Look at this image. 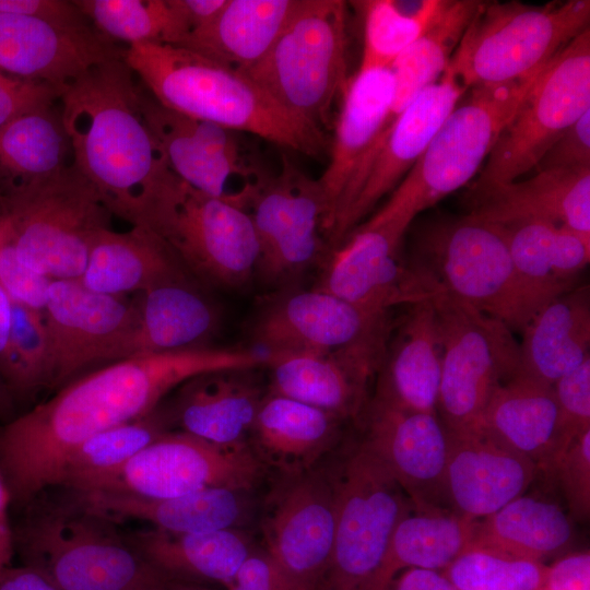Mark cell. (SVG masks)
I'll list each match as a JSON object with an SVG mask.
<instances>
[{
	"instance_id": "26",
	"label": "cell",
	"mask_w": 590,
	"mask_h": 590,
	"mask_svg": "<svg viewBox=\"0 0 590 590\" xmlns=\"http://www.w3.org/2000/svg\"><path fill=\"white\" fill-rule=\"evenodd\" d=\"M465 202L467 215L487 223L542 220L590 239V168L543 169L526 180L470 188Z\"/></svg>"
},
{
	"instance_id": "40",
	"label": "cell",
	"mask_w": 590,
	"mask_h": 590,
	"mask_svg": "<svg viewBox=\"0 0 590 590\" xmlns=\"http://www.w3.org/2000/svg\"><path fill=\"white\" fill-rule=\"evenodd\" d=\"M569 517L555 503L521 495L479 520L472 545L542 562L568 546Z\"/></svg>"
},
{
	"instance_id": "21",
	"label": "cell",
	"mask_w": 590,
	"mask_h": 590,
	"mask_svg": "<svg viewBox=\"0 0 590 590\" xmlns=\"http://www.w3.org/2000/svg\"><path fill=\"white\" fill-rule=\"evenodd\" d=\"M390 334L331 352L266 354L269 393L283 396L357 421L382 363Z\"/></svg>"
},
{
	"instance_id": "11",
	"label": "cell",
	"mask_w": 590,
	"mask_h": 590,
	"mask_svg": "<svg viewBox=\"0 0 590 590\" xmlns=\"http://www.w3.org/2000/svg\"><path fill=\"white\" fill-rule=\"evenodd\" d=\"M335 497L330 590H365L391 535L414 505L380 458L359 439L328 467Z\"/></svg>"
},
{
	"instance_id": "33",
	"label": "cell",
	"mask_w": 590,
	"mask_h": 590,
	"mask_svg": "<svg viewBox=\"0 0 590 590\" xmlns=\"http://www.w3.org/2000/svg\"><path fill=\"white\" fill-rule=\"evenodd\" d=\"M342 422L328 411L268 392L248 444L264 467H273L280 474H295L316 467L335 448Z\"/></svg>"
},
{
	"instance_id": "9",
	"label": "cell",
	"mask_w": 590,
	"mask_h": 590,
	"mask_svg": "<svg viewBox=\"0 0 590 590\" xmlns=\"http://www.w3.org/2000/svg\"><path fill=\"white\" fill-rule=\"evenodd\" d=\"M346 9L342 0H299L269 51L243 73L285 111L319 129L349 81Z\"/></svg>"
},
{
	"instance_id": "13",
	"label": "cell",
	"mask_w": 590,
	"mask_h": 590,
	"mask_svg": "<svg viewBox=\"0 0 590 590\" xmlns=\"http://www.w3.org/2000/svg\"><path fill=\"white\" fill-rule=\"evenodd\" d=\"M590 110V27L543 68L497 138L471 188L517 180Z\"/></svg>"
},
{
	"instance_id": "53",
	"label": "cell",
	"mask_w": 590,
	"mask_h": 590,
	"mask_svg": "<svg viewBox=\"0 0 590 590\" xmlns=\"http://www.w3.org/2000/svg\"><path fill=\"white\" fill-rule=\"evenodd\" d=\"M228 590H305L267 553H251Z\"/></svg>"
},
{
	"instance_id": "10",
	"label": "cell",
	"mask_w": 590,
	"mask_h": 590,
	"mask_svg": "<svg viewBox=\"0 0 590 590\" xmlns=\"http://www.w3.org/2000/svg\"><path fill=\"white\" fill-rule=\"evenodd\" d=\"M138 226L153 231L186 271L206 282L235 287L256 272L259 244L249 212L232 198L191 187L172 170Z\"/></svg>"
},
{
	"instance_id": "27",
	"label": "cell",
	"mask_w": 590,
	"mask_h": 590,
	"mask_svg": "<svg viewBox=\"0 0 590 590\" xmlns=\"http://www.w3.org/2000/svg\"><path fill=\"white\" fill-rule=\"evenodd\" d=\"M252 370L205 373L178 386L161 402L170 429L220 446L248 444L264 397Z\"/></svg>"
},
{
	"instance_id": "59",
	"label": "cell",
	"mask_w": 590,
	"mask_h": 590,
	"mask_svg": "<svg viewBox=\"0 0 590 590\" xmlns=\"http://www.w3.org/2000/svg\"><path fill=\"white\" fill-rule=\"evenodd\" d=\"M12 331V300L0 285V377H2L9 358Z\"/></svg>"
},
{
	"instance_id": "14",
	"label": "cell",
	"mask_w": 590,
	"mask_h": 590,
	"mask_svg": "<svg viewBox=\"0 0 590 590\" xmlns=\"http://www.w3.org/2000/svg\"><path fill=\"white\" fill-rule=\"evenodd\" d=\"M264 464L249 444L220 446L172 430L121 467L74 491H102L143 498H168L210 487L252 491Z\"/></svg>"
},
{
	"instance_id": "2",
	"label": "cell",
	"mask_w": 590,
	"mask_h": 590,
	"mask_svg": "<svg viewBox=\"0 0 590 590\" xmlns=\"http://www.w3.org/2000/svg\"><path fill=\"white\" fill-rule=\"evenodd\" d=\"M122 58L98 63L59 98L72 164L113 215L132 226L170 172L142 115L141 86Z\"/></svg>"
},
{
	"instance_id": "36",
	"label": "cell",
	"mask_w": 590,
	"mask_h": 590,
	"mask_svg": "<svg viewBox=\"0 0 590 590\" xmlns=\"http://www.w3.org/2000/svg\"><path fill=\"white\" fill-rule=\"evenodd\" d=\"M498 226L516 271L538 310L575 287L577 276L590 261V239L566 226L542 220Z\"/></svg>"
},
{
	"instance_id": "44",
	"label": "cell",
	"mask_w": 590,
	"mask_h": 590,
	"mask_svg": "<svg viewBox=\"0 0 590 590\" xmlns=\"http://www.w3.org/2000/svg\"><path fill=\"white\" fill-rule=\"evenodd\" d=\"M364 16L359 69L389 68L444 12L449 0H365L354 2Z\"/></svg>"
},
{
	"instance_id": "43",
	"label": "cell",
	"mask_w": 590,
	"mask_h": 590,
	"mask_svg": "<svg viewBox=\"0 0 590 590\" xmlns=\"http://www.w3.org/2000/svg\"><path fill=\"white\" fill-rule=\"evenodd\" d=\"M168 432L172 429L160 403L148 415L105 429L80 444L62 461L52 486L78 489L92 479L121 467Z\"/></svg>"
},
{
	"instance_id": "37",
	"label": "cell",
	"mask_w": 590,
	"mask_h": 590,
	"mask_svg": "<svg viewBox=\"0 0 590 590\" xmlns=\"http://www.w3.org/2000/svg\"><path fill=\"white\" fill-rule=\"evenodd\" d=\"M299 0H225L177 45L244 73L269 51Z\"/></svg>"
},
{
	"instance_id": "39",
	"label": "cell",
	"mask_w": 590,
	"mask_h": 590,
	"mask_svg": "<svg viewBox=\"0 0 590 590\" xmlns=\"http://www.w3.org/2000/svg\"><path fill=\"white\" fill-rule=\"evenodd\" d=\"M477 523L444 509L409 514L394 529L365 590H388L397 574L409 568L444 571L473 544Z\"/></svg>"
},
{
	"instance_id": "54",
	"label": "cell",
	"mask_w": 590,
	"mask_h": 590,
	"mask_svg": "<svg viewBox=\"0 0 590 590\" xmlns=\"http://www.w3.org/2000/svg\"><path fill=\"white\" fill-rule=\"evenodd\" d=\"M542 590H590V553L568 554L547 566Z\"/></svg>"
},
{
	"instance_id": "4",
	"label": "cell",
	"mask_w": 590,
	"mask_h": 590,
	"mask_svg": "<svg viewBox=\"0 0 590 590\" xmlns=\"http://www.w3.org/2000/svg\"><path fill=\"white\" fill-rule=\"evenodd\" d=\"M123 60L163 106L225 129L317 156L322 130L285 111L245 74L168 44L125 48Z\"/></svg>"
},
{
	"instance_id": "24",
	"label": "cell",
	"mask_w": 590,
	"mask_h": 590,
	"mask_svg": "<svg viewBox=\"0 0 590 590\" xmlns=\"http://www.w3.org/2000/svg\"><path fill=\"white\" fill-rule=\"evenodd\" d=\"M335 126L330 162L318 178L327 237L364 164L390 125L393 76L390 68L359 69L347 81Z\"/></svg>"
},
{
	"instance_id": "62",
	"label": "cell",
	"mask_w": 590,
	"mask_h": 590,
	"mask_svg": "<svg viewBox=\"0 0 590 590\" xmlns=\"http://www.w3.org/2000/svg\"><path fill=\"white\" fill-rule=\"evenodd\" d=\"M3 569H4V568H2V567L0 566V573H1Z\"/></svg>"
},
{
	"instance_id": "50",
	"label": "cell",
	"mask_w": 590,
	"mask_h": 590,
	"mask_svg": "<svg viewBox=\"0 0 590 590\" xmlns=\"http://www.w3.org/2000/svg\"><path fill=\"white\" fill-rule=\"evenodd\" d=\"M52 281L19 259L0 226V285L11 300L43 312Z\"/></svg>"
},
{
	"instance_id": "17",
	"label": "cell",
	"mask_w": 590,
	"mask_h": 590,
	"mask_svg": "<svg viewBox=\"0 0 590 590\" xmlns=\"http://www.w3.org/2000/svg\"><path fill=\"white\" fill-rule=\"evenodd\" d=\"M267 496L261 528L267 553L305 590L328 575L335 538V497L328 467L281 474Z\"/></svg>"
},
{
	"instance_id": "28",
	"label": "cell",
	"mask_w": 590,
	"mask_h": 590,
	"mask_svg": "<svg viewBox=\"0 0 590 590\" xmlns=\"http://www.w3.org/2000/svg\"><path fill=\"white\" fill-rule=\"evenodd\" d=\"M448 435L445 498L467 518L484 519L523 495L539 471L481 433Z\"/></svg>"
},
{
	"instance_id": "8",
	"label": "cell",
	"mask_w": 590,
	"mask_h": 590,
	"mask_svg": "<svg viewBox=\"0 0 590 590\" xmlns=\"http://www.w3.org/2000/svg\"><path fill=\"white\" fill-rule=\"evenodd\" d=\"M440 291L521 332L536 306L514 266L502 228L470 215L426 228L408 262Z\"/></svg>"
},
{
	"instance_id": "49",
	"label": "cell",
	"mask_w": 590,
	"mask_h": 590,
	"mask_svg": "<svg viewBox=\"0 0 590 590\" xmlns=\"http://www.w3.org/2000/svg\"><path fill=\"white\" fill-rule=\"evenodd\" d=\"M553 390L567 448L575 438L590 429V357L557 379Z\"/></svg>"
},
{
	"instance_id": "22",
	"label": "cell",
	"mask_w": 590,
	"mask_h": 590,
	"mask_svg": "<svg viewBox=\"0 0 590 590\" xmlns=\"http://www.w3.org/2000/svg\"><path fill=\"white\" fill-rule=\"evenodd\" d=\"M361 438L386 464L414 508L441 509L449 435L437 413L404 411L370 398Z\"/></svg>"
},
{
	"instance_id": "23",
	"label": "cell",
	"mask_w": 590,
	"mask_h": 590,
	"mask_svg": "<svg viewBox=\"0 0 590 590\" xmlns=\"http://www.w3.org/2000/svg\"><path fill=\"white\" fill-rule=\"evenodd\" d=\"M91 23L70 25L0 13V71L64 90L90 68L123 57Z\"/></svg>"
},
{
	"instance_id": "47",
	"label": "cell",
	"mask_w": 590,
	"mask_h": 590,
	"mask_svg": "<svg viewBox=\"0 0 590 590\" xmlns=\"http://www.w3.org/2000/svg\"><path fill=\"white\" fill-rule=\"evenodd\" d=\"M547 566L471 545L442 573L458 590H542Z\"/></svg>"
},
{
	"instance_id": "38",
	"label": "cell",
	"mask_w": 590,
	"mask_h": 590,
	"mask_svg": "<svg viewBox=\"0 0 590 590\" xmlns=\"http://www.w3.org/2000/svg\"><path fill=\"white\" fill-rule=\"evenodd\" d=\"M129 543L169 577H193L226 585L252 553L239 529L177 534L158 529L125 532Z\"/></svg>"
},
{
	"instance_id": "1",
	"label": "cell",
	"mask_w": 590,
	"mask_h": 590,
	"mask_svg": "<svg viewBox=\"0 0 590 590\" xmlns=\"http://www.w3.org/2000/svg\"><path fill=\"white\" fill-rule=\"evenodd\" d=\"M250 349L201 346L102 365L0 427V474L11 503L51 487L66 457L87 438L151 413L188 379L267 364Z\"/></svg>"
},
{
	"instance_id": "34",
	"label": "cell",
	"mask_w": 590,
	"mask_h": 590,
	"mask_svg": "<svg viewBox=\"0 0 590 590\" xmlns=\"http://www.w3.org/2000/svg\"><path fill=\"white\" fill-rule=\"evenodd\" d=\"M187 271L149 227L132 226L118 233L97 234L80 281L91 291L107 295L142 293L176 281H187Z\"/></svg>"
},
{
	"instance_id": "52",
	"label": "cell",
	"mask_w": 590,
	"mask_h": 590,
	"mask_svg": "<svg viewBox=\"0 0 590 590\" xmlns=\"http://www.w3.org/2000/svg\"><path fill=\"white\" fill-rule=\"evenodd\" d=\"M590 168V110L568 127L548 148L535 169Z\"/></svg>"
},
{
	"instance_id": "56",
	"label": "cell",
	"mask_w": 590,
	"mask_h": 590,
	"mask_svg": "<svg viewBox=\"0 0 590 590\" xmlns=\"http://www.w3.org/2000/svg\"><path fill=\"white\" fill-rule=\"evenodd\" d=\"M388 590H458L442 571L409 568L396 577Z\"/></svg>"
},
{
	"instance_id": "46",
	"label": "cell",
	"mask_w": 590,
	"mask_h": 590,
	"mask_svg": "<svg viewBox=\"0 0 590 590\" xmlns=\"http://www.w3.org/2000/svg\"><path fill=\"white\" fill-rule=\"evenodd\" d=\"M9 392L30 396L51 385V353L43 312L12 302L9 358L1 377Z\"/></svg>"
},
{
	"instance_id": "35",
	"label": "cell",
	"mask_w": 590,
	"mask_h": 590,
	"mask_svg": "<svg viewBox=\"0 0 590 590\" xmlns=\"http://www.w3.org/2000/svg\"><path fill=\"white\" fill-rule=\"evenodd\" d=\"M521 333L517 374L553 386L590 357L589 286H575L543 305Z\"/></svg>"
},
{
	"instance_id": "3",
	"label": "cell",
	"mask_w": 590,
	"mask_h": 590,
	"mask_svg": "<svg viewBox=\"0 0 590 590\" xmlns=\"http://www.w3.org/2000/svg\"><path fill=\"white\" fill-rule=\"evenodd\" d=\"M58 488V493L37 494L11 527L13 550L23 565L58 590H143L168 585L172 577L129 543L118 522L88 507L75 491Z\"/></svg>"
},
{
	"instance_id": "16",
	"label": "cell",
	"mask_w": 590,
	"mask_h": 590,
	"mask_svg": "<svg viewBox=\"0 0 590 590\" xmlns=\"http://www.w3.org/2000/svg\"><path fill=\"white\" fill-rule=\"evenodd\" d=\"M410 223L373 214L322 260L316 287L374 312H390L440 295L399 250Z\"/></svg>"
},
{
	"instance_id": "15",
	"label": "cell",
	"mask_w": 590,
	"mask_h": 590,
	"mask_svg": "<svg viewBox=\"0 0 590 590\" xmlns=\"http://www.w3.org/2000/svg\"><path fill=\"white\" fill-rule=\"evenodd\" d=\"M248 205L259 244L256 272L262 281L285 284L324 259L329 246L321 189L287 156L278 175L261 178Z\"/></svg>"
},
{
	"instance_id": "41",
	"label": "cell",
	"mask_w": 590,
	"mask_h": 590,
	"mask_svg": "<svg viewBox=\"0 0 590 590\" xmlns=\"http://www.w3.org/2000/svg\"><path fill=\"white\" fill-rule=\"evenodd\" d=\"M60 106L23 114L0 128V190L51 177L72 163Z\"/></svg>"
},
{
	"instance_id": "42",
	"label": "cell",
	"mask_w": 590,
	"mask_h": 590,
	"mask_svg": "<svg viewBox=\"0 0 590 590\" xmlns=\"http://www.w3.org/2000/svg\"><path fill=\"white\" fill-rule=\"evenodd\" d=\"M481 2L449 0L444 12L389 67L393 76L390 125L423 90L445 73Z\"/></svg>"
},
{
	"instance_id": "48",
	"label": "cell",
	"mask_w": 590,
	"mask_h": 590,
	"mask_svg": "<svg viewBox=\"0 0 590 590\" xmlns=\"http://www.w3.org/2000/svg\"><path fill=\"white\" fill-rule=\"evenodd\" d=\"M551 472L558 477L570 512L586 520L590 511V429L569 444Z\"/></svg>"
},
{
	"instance_id": "30",
	"label": "cell",
	"mask_w": 590,
	"mask_h": 590,
	"mask_svg": "<svg viewBox=\"0 0 590 590\" xmlns=\"http://www.w3.org/2000/svg\"><path fill=\"white\" fill-rule=\"evenodd\" d=\"M479 433L552 471L566 447L553 386L516 374L492 393Z\"/></svg>"
},
{
	"instance_id": "5",
	"label": "cell",
	"mask_w": 590,
	"mask_h": 590,
	"mask_svg": "<svg viewBox=\"0 0 590 590\" xmlns=\"http://www.w3.org/2000/svg\"><path fill=\"white\" fill-rule=\"evenodd\" d=\"M111 212L73 164L33 182L0 190V226L28 268L51 280L80 279L93 240Z\"/></svg>"
},
{
	"instance_id": "19",
	"label": "cell",
	"mask_w": 590,
	"mask_h": 590,
	"mask_svg": "<svg viewBox=\"0 0 590 590\" xmlns=\"http://www.w3.org/2000/svg\"><path fill=\"white\" fill-rule=\"evenodd\" d=\"M391 320L318 287L285 290L263 304L252 337L266 354L331 352L390 334Z\"/></svg>"
},
{
	"instance_id": "20",
	"label": "cell",
	"mask_w": 590,
	"mask_h": 590,
	"mask_svg": "<svg viewBox=\"0 0 590 590\" xmlns=\"http://www.w3.org/2000/svg\"><path fill=\"white\" fill-rule=\"evenodd\" d=\"M137 298L91 291L80 279L54 280L43 318L51 353L50 389L99 365L105 351L135 321Z\"/></svg>"
},
{
	"instance_id": "45",
	"label": "cell",
	"mask_w": 590,
	"mask_h": 590,
	"mask_svg": "<svg viewBox=\"0 0 590 590\" xmlns=\"http://www.w3.org/2000/svg\"><path fill=\"white\" fill-rule=\"evenodd\" d=\"M74 3L92 26L114 43L177 45L186 36L168 0H76Z\"/></svg>"
},
{
	"instance_id": "18",
	"label": "cell",
	"mask_w": 590,
	"mask_h": 590,
	"mask_svg": "<svg viewBox=\"0 0 590 590\" xmlns=\"http://www.w3.org/2000/svg\"><path fill=\"white\" fill-rule=\"evenodd\" d=\"M467 90L446 69L393 119L367 158L349 208L327 236L329 249L339 246L381 198L397 188Z\"/></svg>"
},
{
	"instance_id": "61",
	"label": "cell",
	"mask_w": 590,
	"mask_h": 590,
	"mask_svg": "<svg viewBox=\"0 0 590 590\" xmlns=\"http://www.w3.org/2000/svg\"><path fill=\"white\" fill-rule=\"evenodd\" d=\"M143 590H179V589H170L168 586H164V587L143 589Z\"/></svg>"
},
{
	"instance_id": "51",
	"label": "cell",
	"mask_w": 590,
	"mask_h": 590,
	"mask_svg": "<svg viewBox=\"0 0 590 590\" xmlns=\"http://www.w3.org/2000/svg\"><path fill=\"white\" fill-rule=\"evenodd\" d=\"M62 92L52 84L0 71V128L23 114L55 104Z\"/></svg>"
},
{
	"instance_id": "25",
	"label": "cell",
	"mask_w": 590,
	"mask_h": 590,
	"mask_svg": "<svg viewBox=\"0 0 590 590\" xmlns=\"http://www.w3.org/2000/svg\"><path fill=\"white\" fill-rule=\"evenodd\" d=\"M144 121L169 169L191 187L219 198L234 176L258 179L235 131L169 109L141 88Z\"/></svg>"
},
{
	"instance_id": "57",
	"label": "cell",
	"mask_w": 590,
	"mask_h": 590,
	"mask_svg": "<svg viewBox=\"0 0 590 590\" xmlns=\"http://www.w3.org/2000/svg\"><path fill=\"white\" fill-rule=\"evenodd\" d=\"M0 590H58L40 573L28 566L5 567L0 573Z\"/></svg>"
},
{
	"instance_id": "29",
	"label": "cell",
	"mask_w": 590,
	"mask_h": 590,
	"mask_svg": "<svg viewBox=\"0 0 590 590\" xmlns=\"http://www.w3.org/2000/svg\"><path fill=\"white\" fill-rule=\"evenodd\" d=\"M137 302L134 323L106 350L99 364L206 346L217 330V311L189 280L152 287L139 293Z\"/></svg>"
},
{
	"instance_id": "32",
	"label": "cell",
	"mask_w": 590,
	"mask_h": 590,
	"mask_svg": "<svg viewBox=\"0 0 590 590\" xmlns=\"http://www.w3.org/2000/svg\"><path fill=\"white\" fill-rule=\"evenodd\" d=\"M75 492L88 507L116 522L140 520L177 534L238 529L248 521L253 508L251 491L228 487H210L168 498L102 491Z\"/></svg>"
},
{
	"instance_id": "55",
	"label": "cell",
	"mask_w": 590,
	"mask_h": 590,
	"mask_svg": "<svg viewBox=\"0 0 590 590\" xmlns=\"http://www.w3.org/2000/svg\"><path fill=\"white\" fill-rule=\"evenodd\" d=\"M168 2L187 36L210 21L225 0H168Z\"/></svg>"
},
{
	"instance_id": "7",
	"label": "cell",
	"mask_w": 590,
	"mask_h": 590,
	"mask_svg": "<svg viewBox=\"0 0 590 590\" xmlns=\"http://www.w3.org/2000/svg\"><path fill=\"white\" fill-rule=\"evenodd\" d=\"M543 68L509 83L475 86L464 93L421 157L375 213L412 223L420 212L467 185L480 173Z\"/></svg>"
},
{
	"instance_id": "31",
	"label": "cell",
	"mask_w": 590,
	"mask_h": 590,
	"mask_svg": "<svg viewBox=\"0 0 590 590\" xmlns=\"http://www.w3.org/2000/svg\"><path fill=\"white\" fill-rule=\"evenodd\" d=\"M396 329L373 398L404 411L437 413L441 342L433 298L410 305Z\"/></svg>"
},
{
	"instance_id": "60",
	"label": "cell",
	"mask_w": 590,
	"mask_h": 590,
	"mask_svg": "<svg viewBox=\"0 0 590 590\" xmlns=\"http://www.w3.org/2000/svg\"><path fill=\"white\" fill-rule=\"evenodd\" d=\"M9 391L0 385V416L8 413L10 409Z\"/></svg>"
},
{
	"instance_id": "58",
	"label": "cell",
	"mask_w": 590,
	"mask_h": 590,
	"mask_svg": "<svg viewBox=\"0 0 590 590\" xmlns=\"http://www.w3.org/2000/svg\"><path fill=\"white\" fill-rule=\"evenodd\" d=\"M11 504L10 494L0 474V566H10L13 555L12 528L9 522L8 509Z\"/></svg>"
},
{
	"instance_id": "6",
	"label": "cell",
	"mask_w": 590,
	"mask_h": 590,
	"mask_svg": "<svg viewBox=\"0 0 590 590\" xmlns=\"http://www.w3.org/2000/svg\"><path fill=\"white\" fill-rule=\"evenodd\" d=\"M589 22V0L482 1L447 70L467 88L522 79L548 63Z\"/></svg>"
},
{
	"instance_id": "12",
	"label": "cell",
	"mask_w": 590,
	"mask_h": 590,
	"mask_svg": "<svg viewBox=\"0 0 590 590\" xmlns=\"http://www.w3.org/2000/svg\"><path fill=\"white\" fill-rule=\"evenodd\" d=\"M441 342L437 412L448 433H479L485 406L519 369V343L500 320L446 294L433 298Z\"/></svg>"
}]
</instances>
